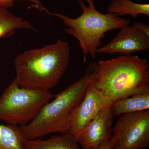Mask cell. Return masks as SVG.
I'll return each mask as SVG.
<instances>
[{"mask_svg":"<svg viewBox=\"0 0 149 149\" xmlns=\"http://www.w3.org/2000/svg\"><path fill=\"white\" fill-rule=\"evenodd\" d=\"M69 44L58 39L53 45L25 51L14 60L20 87L49 91L58 84L68 66Z\"/></svg>","mask_w":149,"mask_h":149,"instance_id":"cell-1","label":"cell"},{"mask_svg":"<svg viewBox=\"0 0 149 149\" xmlns=\"http://www.w3.org/2000/svg\"><path fill=\"white\" fill-rule=\"evenodd\" d=\"M93 82L113 102L149 93L148 60L130 55L99 61Z\"/></svg>","mask_w":149,"mask_h":149,"instance_id":"cell-2","label":"cell"},{"mask_svg":"<svg viewBox=\"0 0 149 149\" xmlns=\"http://www.w3.org/2000/svg\"><path fill=\"white\" fill-rule=\"evenodd\" d=\"M97 63L89 65L85 74L76 82L54 96V99L42 107L29 123L19 129L27 141L40 139L53 133H68L67 121L70 113L81 101L95 74Z\"/></svg>","mask_w":149,"mask_h":149,"instance_id":"cell-3","label":"cell"},{"mask_svg":"<svg viewBox=\"0 0 149 149\" xmlns=\"http://www.w3.org/2000/svg\"><path fill=\"white\" fill-rule=\"evenodd\" d=\"M88 6L82 0H79L82 10L81 15L76 18H71L59 13H48L57 17L63 21L69 27L65 31L73 36L79 42L83 54V61L87 62L89 54L95 59L97 50L101 47V40L107 32L116 29H120L129 25V19L108 13L103 14L97 10L93 0H86Z\"/></svg>","mask_w":149,"mask_h":149,"instance_id":"cell-4","label":"cell"},{"mask_svg":"<svg viewBox=\"0 0 149 149\" xmlns=\"http://www.w3.org/2000/svg\"><path fill=\"white\" fill-rule=\"evenodd\" d=\"M54 97L49 91L21 87L14 80L0 97V120L10 125L27 124Z\"/></svg>","mask_w":149,"mask_h":149,"instance_id":"cell-5","label":"cell"},{"mask_svg":"<svg viewBox=\"0 0 149 149\" xmlns=\"http://www.w3.org/2000/svg\"><path fill=\"white\" fill-rule=\"evenodd\" d=\"M109 143L111 148L142 149L149 146V110L119 116Z\"/></svg>","mask_w":149,"mask_h":149,"instance_id":"cell-6","label":"cell"},{"mask_svg":"<svg viewBox=\"0 0 149 149\" xmlns=\"http://www.w3.org/2000/svg\"><path fill=\"white\" fill-rule=\"evenodd\" d=\"M112 103L110 99L96 88L92 81L83 100L70 113L67 125V133L76 139L96 115L104 108L111 105Z\"/></svg>","mask_w":149,"mask_h":149,"instance_id":"cell-7","label":"cell"},{"mask_svg":"<svg viewBox=\"0 0 149 149\" xmlns=\"http://www.w3.org/2000/svg\"><path fill=\"white\" fill-rule=\"evenodd\" d=\"M149 49V36L133 24L120 29L112 40L97 49V53L128 56Z\"/></svg>","mask_w":149,"mask_h":149,"instance_id":"cell-8","label":"cell"},{"mask_svg":"<svg viewBox=\"0 0 149 149\" xmlns=\"http://www.w3.org/2000/svg\"><path fill=\"white\" fill-rule=\"evenodd\" d=\"M114 116L112 105L102 109L77 136V143L85 148L96 146L109 141Z\"/></svg>","mask_w":149,"mask_h":149,"instance_id":"cell-9","label":"cell"},{"mask_svg":"<svg viewBox=\"0 0 149 149\" xmlns=\"http://www.w3.org/2000/svg\"><path fill=\"white\" fill-rule=\"evenodd\" d=\"M24 149H80L76 139L69 133L55 136L47 140L25 141Z\"/></svg>","mask_w":149,"mask_h":149,"instance_id":"cell-10","label":"cell"},{"mask_svg":"<svg viewBox=\"0 0 149 149\" xmlns=\"http://www.w3.org/2000/svg\"><path fill=\"white\" fill-rule=\"evenodd\" d=\"M113 115H121L149 109V93L136 94L113 102Z\"/></svg>","mask_w":149,"mask_h":149,"instance_id":"cell-11","label":"cell"},{"mask_svg":"<svg viewBox=\"0 0 149 149\" xmlns=\"http://www.w3.org/2000/svg\"><path fill=\"white\" fill-rule=\"evenodd\" d=\"M107 10L109 13L120 17L128 15L136 18L140 14L149 17L148 3H135L132 0H112Z\"/></svg>","mask_w":149,"mask_h":149,"instance_id":"cell-12","label":"cell"},{"mask_svg":"<svg viewBox=\"0 0 149 149\" xmlns=\"http://www.w3.org/2000/svg\"><path fill=\"white\" fill-rule=\"evenodd\" d=\"M26 29L35 30L26 20L11 13L5 8H0V38L10 37L16 29Z\"/></svg>","mask_w":149,"mask_h":149,"instance_id":"cell-13","label":"cell"},{"mask_svg":"<svg viewBox=\"0 0 149 149\" xmlns=\"http://www.w3.org/2000/svg\"><path fill=\"white\" fill-rule=\"evenodd\" d=\"M25 141L19 126L0 125V149H24Z\"/></svg>","mask_w":149,"mask_h":149,"instance_id":"cell-14","label":"cell"},{"mask_svg":"<svg viewBox=\"0 0 149 149\" xmlns=\"http://www.w3.org/2000/svg\"><path fill=\"white\" fill-rule=\"evenodd\" d=\"M133 25L139 28L142 32L145 33L146 35L149 36V26L148 25L141 22H136L133 24Z\"/></svg>","mask_w":149,"mask_h":149,"instance_id":"cell-15","label":"cell"},{"mask_svg":"<svg viewBox=\"0 0 149 149\" xmlns=\"http://www.w3.org/2000/svg\"><path fill=\"white\" fill-rule=\"evenodd\" d=\"M110 144L109 141L105 142L103 143L100 144L99 146L95 147H85L83 148V149H111Z\"/></svg>","mask_w":149,"mask_h":149,"instance_id":"cell-16","label":"cell"},{"mask_svg":"<svg viewBox=\"0 0 149 149\" xmlns=\"http://www.w3.org/2000/svg\"><path fill=\"white\" fill-rule=\"evenodd\" d=\"M16 0H0V8H8L13 4L14 1Z\"/></svg>","mask_w":149,"mask_h":149,"instance_id":"cell-17","label":"cell"},{"mask_svg":"<svg viewBox=\"0 0 149 149\" xmlns=\"http://www.w3.org/2000/svg\"><path fill=\"white\" fill-rule=\"evenodd\" d=\"M27 1H30L32 2V3H35V6H36V7L37 8H38V9H39L41 10L45 11L47 12V13L49 12L47 9H46L45 8L43 7L41 5L40 2H39L38 0H27Z\"/></svg>","mask_w":149,"mask_h":149,"instance_id":"cell-18","label":"cell"},{"mask_svg":"<svg viewBox=\"0 0 149 149\" xmlns=\"http://www.w3.org/2000/svg\"><path fill=\"white\" fill-rule=\"evenodd\" d=\"M111 149H119L117 148H111Z\"/></svg>","mask_w":149,"mask_h":149,"instance_id":"cell-19","label":"cell"}]
</instances>
